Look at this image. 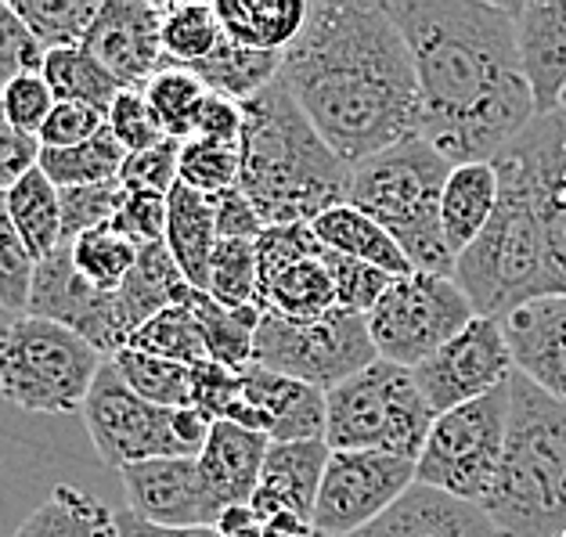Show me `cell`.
<instances>
[{
  "mask_svg": "<svg viewBox=\"0 0 566 537\" xmlns=\"http://www.w3.org/2000/svg\"><path fill=\"white\" fill-rule=\"evenodd\" d=\"M419 84V137L451 167L494 162L537 119L513 4L386 0Z\"/></svg>",
  "mask_w": 566,
  "mask_h": 537,
  "instance_id": "cell-1",
  "label": "cell"
},
{
  "mask_svg": "<svg viewBox=\"0 0 566 537\" xmlns=\"http://www.w3.org/2000/svg\"><path fill=\"white\" fill-rule=\"evenodd\" d=\"M279 84L350 170L419 137V84L408 40L371 0L311 4L303 30L282 51Z\"/></svg>",
  "mask_w": 566,
  "mask_h": 537,
  "instance_id": "cell-2",
  "label": "cell"
},
{
  "mask_svg": "<svg viewBox=\"0 0 566 537\" xmlns=\"http://www.w3.org/2000/svg\"><path fill=\"white\" fill-rule=\"evenodd\" d=\"M350 173L282 84L242 105L239 188L264 228L311 224L343 206L350 199Z\"/></svg>",
  "mask_w": 566,
  "mask_h": 537,
  "instance_id": "cell-3",
  "label": "cell"
},
{
  "mask_svg": "<svg viewBox=\"0 0 566 537\" xmlns=\"http://www.w3.org/2000/svg\"><path fill=\"white\" fill-rule=\"evenodd\" d=\"M502 537L566 534V404L513 371L505 448L483 498Z\"/></svg>",
  "mask_w": 566,
  "mask_h": 537,
  "instance_id": "cell-4",
  "label": "cell"
},
{
  "mask_svg": "<svg viewBox=\"0 0 566 537\" xmlns=\"http://www.w3.org/2000/svg\"><path fill=\"white\" fill-rule=\"evenodd\" d=\"M451 162L422 137H408L394 148L357 162L350 173V206L371 217L390 235L411 271L454 278V253L440 231V191Z\"/></svg>",
  "mask_w": 566,
  "mask_h": 537,
  "instance_id": "cell-5",
  "label": "cell"
},
{
  "mask_svg": "<svg viewBox=\"0 0 566 537\" xmlns=\"http://www.w3.org/2000/svg\"><path fill=\"white\" fill-rule=\"evenodd\" d=\"M494 170L499 206L480 239L454 260V285L465 293L476 318L505 322L523 303L548 296V267L542 224L523 170L509 151L494 159Z\"/></svg>",
  "mask_w": 566,
  "mask_h": 537,
  "instance_id": "cell-6",
  "label": "cell"
},
{
  "mask_svg": "<svg viewBox=\"0 0 566 537\" xmlns=\"http://www.w3.org/2000/svg\"><path fill=\"white\" fill-rule=\"evenodd\" d=\"M437 411L426 404L411 368L368 365L325 393L328 451H386L419 462Z\"/></svg>",
  "mask_w": 566,
  "mask_h": 537,
  "instance_id": "cell-7",
  "label": "cell"
},
{
  "mask_svg": "<svg viewBox=\"0 0 566 537\" xmlns=\"http://www.w3.org/2000/svg\"><path fill=\"white\" fill-rule=\"evenodd\" d=\"M105 357L69 328L19 314L0 328V393L36 415L84 411Z\"/></svg>",
  "mask_w": 566,
  "mask_h": 537,
  "instance_id": "cell-8",
  "label": "cell"
},
{
  "mask_svg": "<svg viewBox=\"0 0 566 537\" xmlns=\"http://www.w3.org/2000/svg\"><path fill=\"white\" fill-rule=\"evenodd\" d=\"M376 343L368 336V318L350 310H328L314 322H285L279 314L260 310L253 343V365L279 376L300 379L328 393L343 379L376 365Z\"/></svg>",
  "mask_w": 566,
  "mask_h": 537,
  "instance_id": "cell-9",
  "label": "cell"
},
{
  "mask_svg": "<svg viewBox=\"0 0 566 537\" xmlns=\"http://www.w3.org/2000/svg\"><path fill=\"white\" fill-rule=\"evenodd\" d=\"M509 422V382L494 393L437 415L430 440L416 462V484L451 498L483 505L499 476Z\"/></svg>",
  "mask_w": 566,
  "mask_h": 537,
  "instance_id": "cell-10",
  "label": "cell"
},
{
  "mask_svg": "<svg viewBox=\"0 0 566 537\" xmlns=\"http://www.w3.org/2000/svg\"><path fill=\"white\" fill-rule=\"evenodd\" d=\"M473 318L476 314L454 278L411 271L394 278L368 314V336L376 343L379 361L419 368Z\"/></svg>",
  "mask_w": 566,
  "mask_h": 537,
  "instance_id": "cell-11",
  "label": "cell"
},
{
  "mask_svg": "<svg viewBox=\"0 0 566 537\" xmlns=\"http://www.w3.org/2000/svg\"><path fill=\"white\" fill-rule=\"evenodd\" d=\"M177 411L181 408H159L142 401L123 382L113 357H105L84 401V422L102 462L113 465V470H127V465L151 459H191L181 430H177Z\"/></svg>",
  "mask_w": 566,
  "mask_h": 537,
  "instance_id": "cell-12",
  "label": "cell"
},
{
  "mask_svg": "<svg viewBox=\"0 0 566 537\" xmlns=\"http://www.w3.org/2000/svg\"><path fill=\"white\" fill-rule=\"evenodd\" d=\"M416 484V462L386 451H333L314 502V530L350 537Z\"/></svg>",
  "mask_w": 566,
  "mask_h": 537,
  "instance_id": "cell-13",
  "label": "cell"
},
{
  "mask_svg": "<svg viewBox=\"0 0 566 537\" xmlns=\"http://www.w3.org/2000/svg\"><path fill=\"white\" fill-rule=\"evenodd\" d=\"M513 354L502 333V322L473 318L454 339H448L433 357H426L419 368H411L416 387L422 390L426 404L437 415L451 408L494 393L513 379Z\"/></svg>",
  "mask_w": 566,
  "mask_h": 537,
  "instance_id": "cell-14",
  "label": "cell"
},
{
  "mask_svg": "<svg viewBox=\"0 0 566 537\" xmlns=\"http://www.w3.org/2000/svg\"><path fill=\"white\" fill-rule=\"evenodd\" d=\"M505 151L523 170L542 224L548 296H566V113L537 116Z\"/></svg>",
  "mask_w": 566,
  "mask_h": 537,
  "instance_id": "cell-15",
  "label": "cell"
},
{
  "mask_svg": "<svg viewBox=\"0 0 566 537\" xmlns=\"http://www.w3.org/2000/svg\"><path fill=\"white\" fill-rule=\"evenodd\" d=\"M30 318H44L87 339L102 357H113L123 350L127 333H123L116 293L87 285L73 267V250L59 245L51 256L36 260L33 288H30Z\"/></svg>",
  "mask_w": 566,
  "mask_h": 537,
  "instance_id": "cell-16",
  "label": "cell"
},
{
  "mask_svg": "<svg viewBox=\"0 0 566 537\" xmlns=\"http://www.w3.org/2000/svg\"><path fill=\"white\" fill-rule=\"evenodd\" d=\"M127 513L163 530H213L220 508L199 473V459H151L119 470Z\"/></svg>",
  "mask_w": 566,
  "mask_h": 537,
  "instance_id": "cell-17",
  "label": "cell"
},
{
  "mask_svg": "<svg viewBox=\"0 0 566 537\" xmlns=\"http://www.w3.org/2000/svg\"><path fill=\"white\" fill-rule=\"evenodd\" d=\"M84 48L119 80L123 91H145L151 76L170 69L163 51V4L105 0Z\"/></svg>",
  "mask_w": 566,
  "mask_h": 537,
  "instance_id": "cell-18",
  "label": "cell"
},
{
  "mask_svg": "<svg viewBox=\"0 0 566 537\" xmlns=\"http://www.w3.org/2000/svg\"><path fill=\"white\" fill-rule=\"evenodd\" d=\"M513 368L566 404V296H537L502 322Z\"/></svg>",
  "mask_w": 566,
  "mask_h": 537,
  "instance_id": "cell-19",
  "label": "cell"
},
{
  "mask_svg": "<svg viewBox=\"0 0 566 537\" xmlns=\"http://www.w3.org/2000/svg\"><path fill=\"white\" fill-rule=\"evenodd\" d=\"M520 65L527 76L537 116L559 108L566 87V0H523L513 4Z\"/></svg>",
  "mask_w": 566,
  "mask_h": 537,
  "instance_id": "cell-20",
  "label": "cell"
},
{
  "mask_svg": "<svg viewBox=\"0 0 566 537\" xmlns=\"http://www.w3.org/2000/svg\"><path fill=\"white\" fill-rule=\"evenodd\" d=\"M350 537H502V530L480 505L411 484L379 519Z\"/></svg>",
  "mask_w": 566,
  "mask_h": 537,
  "instance_id": "cell-21",
  "label": "cell"
},
{
  "mask_svg": "<svg viewBox=\"0 0 566 537\" xmlns=\"http://www.w3.org/2000/svg\"><path fill=\"white\" fill-rule=\"evenodd\" d=\"M325 440H303V444H271L260 473V487L253 494V516L268 523L274 516H296L314 527V502L328 465Z\"/></svg>",
  "mask_w": 566,
  "mask_h": 537,
  "instance_id": "cell-22",
  "label": "cell"
},
{
  "mask_svg": "<svg viewBox=\"0 0 566 537\" xmlns=\"http://www.w3.org/2000/svg\"><path fill=\"white\" fill-rule=\"evenodd\" d=\"M242 393L260 419L268 422L271 444H303L325 440V393L271 368L250 365L239 371Z\"/></svg>",
  "mask_w": 566,
  "mask_h": 537,
  "instance_id": "cell-23",
  "label": "cell"
},
{
  "mask_svg": "<svg viewBox=\"0 0 566 537\" xmlns=\"http://www.w3.org/2000/svg\"><path fill=\"white\" fill-rule=\"evenodd\" d=\"M268 448L271 440L264 433L242 430L234 422H213L199 454V473L220 508H242L253 502Z\"/></svg>",
  "mask_w": 566,
  "mask_h": 537,
  "instance_id": "cell-24",
  "label": "cell"
},
{
  "mask_svg": "<svg viewBox=\"0 0 566 537\" xmlns=\"http://www.w3.org/2000/svg\"><path fill=\"white\" fill-rule=\"evenodd\" d=\"M494 206H499V170H494V162L451 167L448 185L440 191V231H444V242L454 260L480 239Z\"/></svg>",
  "mask_w": 566,
  "mask_h": 537,
  "instance_id": "cell-25",
  "label": "cell"
},
{
  "mask_svg": "<svg viewBox=\"0 0 566 537\" xmlns=\"http://www.w3.org/2000/svg\"><path fill=\"white\" fill-rule=\"evenodd\" d=\"M163 242H167L181 278L191 288L206 293V282H210V256L220 242L210 199L177 181V188L167 196V239Z\"/></svg>",
  "mask_w": 566,
  "mask_h": 537,
  "instance_id": "cell-26",
  "label": "cell"
},
{
  "mask_svg": "<svg viewBox=\"0 0 566 537\" xmlns=\"http://www.w3.org/2000/svg\"><path fill=\"white\" fill-rule=\"evenodd\" d=\"M311 231H314V239L325 253L361 260V264L386 271L390 278L411 274V264H408V256L400 253V245L386 235L376 220L365 217L361 210H354L350 202L333 206L328 213L311 220Z\"/></svg>",
  "mask_w": 566,
  "mask_h": 537,
  "instance_id": "cell-27",
  "label": "cell"
},
{
  "mask_svg": "<svg viewBox=\"0 0 566 537\" xmlns=\"http://www.w3.org/2000/svg\"><path fill=\"white\" fill-rule=\"evenodd\" d=\"M185 288H188V282L181 278V271H177L167 242L137 250V260L127 274V282L116 288V307H119V322H123L127 339L134 328H142L148 318H156L159 310L181 303ZM123 347H127V343H123Z\"/></svg>",
  "mask_w": 566,
  "mask_h": 537,
  "instance_id": "cell-28",
  "label": "cell"
},
{
  "mask_svg": "<svg viewBox=\"0 0 566 537\" xmlns=\"http://www.w3.org/2000/svg\"><path fill=\"white\" fill-rule=\"evenodd\" d=\"M213 8L224 40L274 54L293 44L311 11V4H303V0H220Z\"/></svg>",
  "mask_w": 566,
  "mask_h": 537,
  "instance_id": "cell-29",
  "label": "cell"
},
{
  "mask_svg": "<svg viewBox=\"0 0 566 537\" xmlns=\"http://www.w3.org/2000/svg\"><path fill=\"white\" fill-rule=\"evenodd\" d=\"M191 73H196L202 80V87L217 94V98L245 105V102H253L256 94H264L271 84H279L282 54L250 51V48L231 44V40H220L210 59H202Z\"/></svg>",
  "mask_w": 566,
  "mask_h": 537,
  "instance_id": "cell-30",
  "label": "cell"
},
{
  "mask_svg": "<svg viewBox=\"0 0 566 537\" xmlns=\"http://www.w3.org/2000/svg\"><path fill=\"white\" fill-rule=\"evenodd\" d=\"M256 307L279 314L285 322H314L336 310V288L325 271V260H300V264L264 278L256 293Z\"/></svg>",
  "mask_w": 566,
  "mask_h": 537,
  "instance_id": "cell-31",
  "label": "cell"
},
{
  "mask_svg": "<svg viewBox=\"0 0 566 537\" xmlns=\"http://www.w3.org/2000/svg\"><path fill=\"white\" fill-rule=\"evenodd\" d=\"M185 307L196 314V322L202 328L206 350H210L213 365H224L231 371H242L253 365V343L260 328V307H220L217 299H210L199 288H185L181 296Z\"/></svg>",
  "mask_w": 566,
  "mask_h": 537,
  "instance_id": "cell-32",
  "label": "cell"
},
{
  "mask_svg": "<svg viewBox=\"0 0 566 537\" xmlns=\"http://www.w3.org/2000/svg\"><path fill=\"white\" fill-rule=\"evenodd\" d=\"M15 537H119L116 513L87 491L59 484L48 502L19 523Z\"/></svg>",
  "mask_w": 566,
  "mask_h": 537,
  "instance_id": "cell-33",
  "label": "cell"
},
{
  "mask_svg": "<svg viewBox=\"0 0 566 537\" xmlns=\"http://www.w3.org/2000/svg\"><path fill=\"white\" fill-rule=\"evenodd\" d=\"M8 217L15 231L22 235L25 250L33 253V260H44L62 245V202L59 188H54L44 170L33 167L30 173H22L15 185L4 191Z\"/></svg>",
  "mask_w": 566,
  "mask_h": 537,
  "instance_id": "cell-34",
  "label": "cell"
},
{
  "mask_svg": "<svg viewBox=\"0 0 566 537\" xmlns=\"http://www.w3.org/2000/svg\"><path fill=\"white\" fill-rule=\"evenodd\" d=\"M40 76L48 80L54 102L87 105V108H94V113H102V116H108L116 94L123 91L119 80L108 73V69L94 59L84 44L48 51L44 65H40Z\"/></svg>",
  "mask_w": 566,
  "mask_h": 537,
  "instance_id": "cell-35",
  "label": "cell"
},
{
  "mask_svg": "<svg viewBox=\"0 0 566 537\" xmlns=\"http://www.w3.org/2000/svg\"><path fill=\"white\" fill-rule=\"evenodd\" d=\"M123 159L127 148L116 141V134L102 127L87 145L76 148H40L36 167L54 188H87V185H105L119 181Z\"/></svg>",
  "mask_w": 566,
  "mask_h": 537,
  "instance_id": "cell-36",
  "label": "cell"
},
{
  "mask_svg": "<svg viewBox=\"0 0 566 537\" xmlns=\"http://www.w3.org/2000/svg\"><path fill=\"white\" fill-rule=\"evenodd\" d=\"M123 350L163 357V361H174V365H185V368H196L202 361H210L202 328L185 303H174V307L159 310L156 318H148L142 328H134Z\"/></svg>",
  "mask_w": 566,
  "mask_h": 537,
  "instance_id": "cell-37",
  "label": "cell"
},
{
  "mask_svg": "<svg viewBox=\"0 0 566 537\" xmlns=\"http://www.w3.org/2000/svg\"><path fill=\"white\" fill-rule=\"evenodd\" d=\"M220 40L224 33H220L213 4H202V0L163 4V51L170 65L196 69L202 59H210Z\"/></svg>",
  "mask_w": 566,
  "mask_h": 537,
  "instance_id": "cell-38",
  "label": "cell"
},
{
  "mask_svg": "<svg viewBox=\"0 0 566 537\" xmlns=\"http://www.w3.org/2000/svg\"><path fill=\"white\" fill-rule=\"evenodd\" d=\"M11 8L40 48L59 51L84 44L102 0H11Z\"/></svg>",
  "mask_w": 566,
  "mask_h": 537,
  "instance_id": "cell-39",
  "label": "cell"
},
{
  "mask_svg": "<svg viewBox=\"0 0 566 537\" xmlns=\"http://www.w3.org/2000/svg\"><path fill=\"white\" fill-rule=\"evenodd\" d=\"M145 98L151 105V113L163 123V130L174 141H191L196 134V119L202 102L210 98V91L202 87V80L191 73V69H163L159 76H151L145 84Z\"/></svg>",
  "mask_w": 566,
  "mask_h": 537,
  "instance_id": "cell-40",
  "label": "cell"
},
{
  "mask_svg": "<svg viewBox=\"0 0 566 537\" xmlns=\"http://www.w3.org/2000/svg\"><path fill=\"white\" fill-rule=\"evenodd\" d=\"M191 408H199L202 415H210L213 422H234V425H242V430L268 436V422L245 404L242 376L224 365L202 361L191 368Z\"/></svg>",
  "mask_w": 566,
  "mask_h": 537,
  "instance_id": "cell-41",
  "label": "cell"
},
{
  "mask_svg": "<svg viewBox=\"0 0 566 537\" xmlns=\"http://www.w3.org/2000/svg\"><path fill=\"white\" fill-rule=\"evenodd\" d=\"M113 365L142 401L159 408H191V368L134 350L113 354Z\"/></svg>",
  "mask_w": 566,
  "mask_h": 537,
  "instance_id": "cell-42",
  "label": "cell"
},
{
  "mask_svg": "<svg viewBox=\"0 0 566 537\" xmlns=\"http://www.w3.org/2000/svg\"><path fill=\"white\" fill-rule=\"evenodd\" d=\"M260 293V267H256V245L242 239H220L210 256V282L206 296L217 299L220 307H256Z\"/></svg>",
  "mask_w": 566,
  "mask_h": 537,
  "instance_id": "cell-43",
  "label": "cell"
},
{
  "mask_svg": "<svg viewBox=\"0 0 566 537\" xmlns=\"http://www.w3.org/2000/svg\"><path fill=\"white\" fill-rule=\"evenodd\" d=\"M73 250V267L87 285L102 288V293H116V288L127 282V274L137 260V245L113 228H94L87 235H80L76 242H69Z\"/></svg>",
  "mask_w": 566,
  "mask_h": 537,
  "instance_id": "cell-44",
  "label": "cell"
},
{
  "mask_svg": "<svg viewBox=\"0 0 566 537\" xmlns=\"http://www.w3.org/2000/svg\"><path fill=\"white\" fill-rule=\"evenodd\" d=\"M181 185L199 191V196H220L239 185V145H220V141H185L181 145Z\"/></svg>",
  "mask_w": 566,
  "mask_h": 537,
  "instance_id": "cell-45",
  "label": "cell"
},
{
  "mask_svg": "<svg viewBox=\"0 0 566 537\" xmlns=\"http://www.w3.org/2000/svg\"><path fill=\"white\" fill-rule=\"evenodd\" d=\"M123 191L119 181H105V185H87V188H59V202H62V245L76 242L80 235H87L94 228L113 224V217L119 213Z\"/></svg>",
  "mask_w": 566,
  "mask_h": 537,
  "instance_id": "cell-46",
  "label": "cell"
},
{
  "mask_svg": "<svg viewBox=\"0 0 566 537\" xmlns=\"http://www.w3.org/2000/svg\"><path fill=\"white\" fill-rule=\"evenodd\" d=\"M322 260H325V271H328V278H333V288H336V307L350 310V314H361V318H368V314L376 310V303L386 296V288H390V282H394L386 271L361 264V260L336 256V253H325V250H322Z\"/></svg>",
  "mask_w": 566,
  "mask_h": 537,
  "instance_id": "cell-47",
  "label": "cell"
},
{
  "mask_svg": "<svg viewBox=\"0 0 566 537\" xmlns=\"http://www.w3.org/2000/svg\"><path fill=\"white\" fill-rule=\"evenodd\" d=\"M33 271H36V260L25 250L15 224H11L4 191H0V307L25 314V307H30Z\"/></svg>",
  "mask_w": 566,
  "mask_h": 537,
  "instance_id": "cell-48",
  "label": "cell"
},
{
  "mask_svg": "<svg viewBox=\"0 0 566 537\" xmlns=\"http://www.w3.org/2000/svg\"><path fill=\"white\" fill-rule=\"evenodd\" d=\"M177 170H181V141H159L156 148L145 151H127L119 170V185L123 191H145V196H163L167 199L177 188Z\"/></svg>",
  "mask_w": 566,
  "mask_h": 537,
  "instance_id": "cell-49",
  "label": "cell"
},
{
  "mask_svg": "<svg viewBox=\"0 0 566 537\" xmlns=\"http://www.w3.org/2000/svg\"><path fill=\"white\" fill-rule=\"evenodd\" d=\"M105 127L116 134V141L127 151H145L167 141V130H163V123L151 113L145 91H119L105 116Z\"/></svg>",
  "mask_w": 566,
  "mask_h": 537,
  "instance_id": "cell-50",
  "label": "cell"
},
{
  "mask_svg": "<svg viewBox=\"0 0 566 537\" xmlns=\"http://www.w3.org/2000/svg\"><path fill=\"white\" fill-rule=\"evenodd\" d=\"M256 267H260V282L271 278L285 267L300 264V260L322 256V245H317L311 224H282V228H264L256 235Z\"/></svg>",
  "mask_w": 566,
  "mask_h": 537,
  "instance_id": "cell-51",
  "label": "cell"
},
{
  "mask_svg": "<svg viewBox=\"0 0 566 537\" xmlns=\"http://www.w3.org/2000/svg\"><path fill=\"white\" fill-rule=\"evenodd\" d=\"M0 105H4V116L11 119V127L22 130L25 137H36L40 127L48 123L51 108L59 105L48 87V80L40 73H22L11 84L0 87Z\"/></svg>",
  "mask_w": 566,
  "mask_h": 537,
  "instance_id": "cell-52",
  "label": "cell"
},
{
  "mask_svg": "<svg viewBox=\"0 0 566 537\" xmlns=\"http://www.w3.org/2000/svg\"><path fill=\"white\" fill-rule=\"evenodd\" d=\"M44 48L36 44V36L25 30L22 19L8 0H0V87L11 84L22 73H40L44 65Z\"/></svg>",
  "mask_w": 566,
  "mask_h": 537,
  "instance_id": "cell-53",
  "label": "cell"
},
{
  "mask_svg": "<svg viewBox=\"0 0 566 537\" xmlns=\"http://www.w3.org/2000/svg\"><path fill=\"white\" fill-rule=\"evenodd\" d=\"M113 231H119L123 239L137 250L145 245H159L167 239V199L163 196H145V191H127L119 213L113 217Z\"/></svg>",
  "mask_w": 566,
  "mask_h": 537,
  "instance_id": "cell-54",
  "label": "cell"
},
{
  "mask_svg": "<svg viewBox=\"0 0 566 537\" xmlns=\"http://www.w3.org/2000/svg\"><path fill=\"white\" fill-rule=\"evenodd\" d=\"M102 127H105L102 113H94L87 105L59 102L51 108L48 123L40 127L36 141H40V148H76V145H87Z\"/></svg>",
  "mask_w": 566,
  "mask_h": 537,
  "instance_id": "cell-55",
  "label": "cell"
},
{
  "mask_svg": "<svg viewBox=\"0 0 566 537\" xmlns=\"http://www.w3.org/2000/svg\"><path fill=\"white\" fill-rule=\"evenodd\" d=\"M213 206V224H217V239H242V242H256V235L264 231L256 210L250 199L242 196V188L234 185L220 196H210Z\"/></svg>",
  "mask_w": 566,
  "mask_h": 537,
  "instance_id": "cell-56",
  "label": "cell"
},
{
  "mask_svg": "<svg viewBox=\"0 0 566 537\" xmlns=\"http://www.w3.org/2000/svg\"><path fill=\"white\" fill-rule=\"evenodd\" d=\"M36 159H40V141L11 127L4 105H0V191H8L22 173H30L36 167Z\"/></svg>",
  "mask_w": 566,
  "mask_h": 537,
  "instance_id": "cell-57",
  "label": "cell"
},
{
  "mask_svg": "<svg viewBox=\"0 0 566 537\" xmlns=\"http://www.w3.org/2000/svg\"><path fill=\"white\" fill-rule=\"evenodd\" d=\"M220 141V145H239L242 141V105H234L228 98H210L202 102L199 119H196V134L191 141Z\"/></svg>",
  "mask_w": 566,
  "mask_h": 537,
  "instance_id": "cell-58",
  "label": "cell"
},
{
  "mask_svg": "<svg viewBox=\"0 0 566 537\" xmlns=\"http://www.w3.org/2000/svg\"><path fill=\"white\" fill-rule=\"evenodd\" d=\"M260 527H264V523L253 516V508L242 505V508H224L213 530L220 537H260Z\"/></svg>",
  "mask_w": 566,
  "mask_h": 537,
  "instance_id": "cell-59",
  "label": "cell"
},
{
  "mask_svg": "<svg viewBox=\"0 0 566 537\" xmlns=\"http://www.w3.org/2000/svg\"><path fill=\"white\" fill-rule=\"evenodd\" d=\"M314 527L307 519H296V516H274L260 527V537H311Z\"/></svg>",
  "mask_w": 566,
  "mask_h": 537,
  "instance_id": "cell-60",
  "label": "cell"
},
{
  "mask_svg": "<svg viewBox=\"0 0 566 537\" xmlns=\"http://www.w3.org/2000/svg\"><path fill=\"white\" fill-rule=\"evenodd\" d=\"M559 113H566V87H563V94H559Z\"/></svg>",
  "mask_w": 566,
  "mask_h": 537,
  "instance_id": "cell-61",
  "label": "cell"
},
{
  "mask_svg": "<svg viewBox=\"0 0 566 537\" xmlns=\"http://www.w3.org/2000/svg\"><path fill=\"white\" fill-rule=\"evenodd\" d=\"M311 537H325V534H317V530H314V534H311Z\"/></svg>",
  "mask_w": 566,
  "mask_h": 537,
  "instance_id": "cell-62",
  "label": "cell"
},
{
  "mask_svg": "<svg viewBox=\"0 0 566 537\" xmlns=\"http://www.w3.org/2000/svg\"><path fill=\"white\" fill-rule=\"evenodd\" d=\"M559 537H566V534H559Z\"/></svg>",
  "mask_w": 566,
  "mask_h": 537,
  "instance_id": "cell-63",
  "label": "cell"
}]
</instances>
